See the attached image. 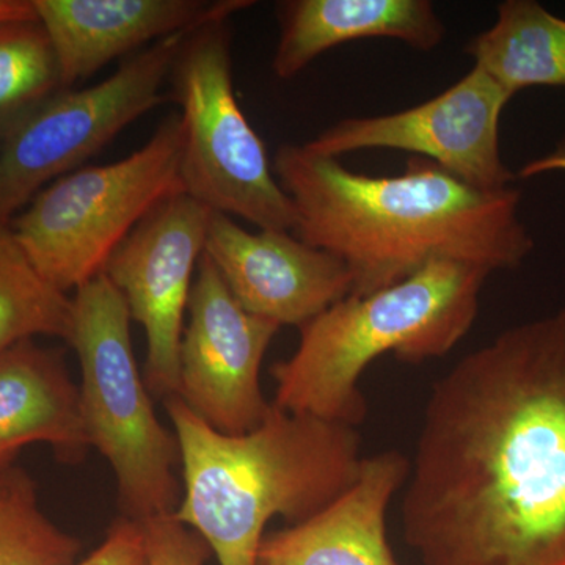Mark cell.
Masks as SVG:
<instances>
[{
  "instance_id": "24",
  "label": "cell",
  "mask_w": 565,
  "mask_h": 565,
  "mask_svg": "<svg viewBox=\"0 0 565 565\" xmlns=\"http://www.w3.org/2000/svg\"><path fill=\"white\" fill-rule=\"evenodd\" d=\"M36 20L32 0H0V24Z\"/></svg>"
},
{
  "instance_id": "11",
  "label": "cell",
  "mask_w": 565,
  "mask_h": 565,
  "mask_svg": "<svg viewBox=\"0 0 565 565\" xmlns=\"http://www.w3.org/2000/svg\"><path fill=\"white\" fill-rule=\"evenodd\" d=\"M188 313L177 397L217 433H250L269 412L259 373L280 327L245 311L206 253L196 267Z\"/></svg>"
},
{
  "instance_id": "22",
  "label": "cell",
  "mask_w": 565,
  "mask_h": 565,
  "mask_svg": "<svg viewBox=\"0 0 565 565\" xmlns=\"http://www.w3.org/2000/svg\"><path fill=\"white\" fill-rule=\"evenodd\" d=\"M71 565H148L143 525L136 520H115L95 552Z\"/></svg>"
},
{
  "instance_id": "13",
  "label": "cell",
  "mask_w": 565,
  "mask_h": 565,
  "mask_svg": "<svg viewBox=\"0 0 565 565\" xmlns=\"http://www.w3.org/2000/svg\"><path fill=\"white\" fill-rule=\"evenodd\" d=\"M57 55L63 88L115 58L250 9V0H32ZM148 47V46H147Z\"/></svg>"
},
{
  "instance_id": "2",
  "label": "cell",
  "mask_w": 565,
  "mask_h": 565,
  "mask_svg": "<svg viewBox=\"0 0 565 565\" xmlns=\"http://www.w3.org/2000/svg\"><path fill=\"white\" fill-rule=\"evenodd\" d=\"M273 169L296 211L294 233L348 266L351 296L381 291L434 262L514 270L534 250L520 191H481L427 159L414 156L397 177H367L286 143Z\"/></svg>"
},
{
  "instance_id": "23",
  "label": "cell",
  "mask_w": 565,
  "mask_h": 565,
  "mask_svg": "<svg viewBox=\"0 0 565 565\" xmlns=\"http://www.w3.org/2000/svg\"><path fill=\"white\" fill-rule=\"evenodd\" d=\"M550 172H565V136L556 145L555 150L542 158L534 159V161L525 163L519 170L516 178L527 180V178L539 177V174Z\"/></svg>"
},
{
  "instance_id": "7",
  "label": "cell",
  "mask_w": 565,
  "mask_h": 565,
  "mask_svg": "<svg viewBox=\"0 0 565 565\" xmlns=\"http://www.w3.org/2000/svg\"><path fill=\"white\" fill-rule=\"evenodd\" d=\"M169 81L184 128V192L211 211L243 218L258 230L294 232L291 200L234 93L228 20L210 22L185 36Z\"/></svg>"
},
{
  "instance_id": "16",
  "label": "cell",
  "mask_w": 565,
  "mask_h": 565,
  "mask_svg": "<svg viewBox=\"0 0 565 565\" xmlns=\"http://www.w3.org/2000/svg\"><path fill=\"white\" fill-rule=\"evenodd\" d=\"M46 444L62 462H81L92 445L79 388L61 352L21 341L0 355V470L24 446Z\"/></svg>"
},
{
  "instance_id": "18",
  "label": "cell",
  "mask_w": 565,
  "mask_h": 565,
  "mask_svg": "<svg viewBox=\"0 0 565 565\" xmlns=\"http://www.w3.org/2000/svg\"><path fill=\"white\" fill-rule=\"evenodd\" d=\"M73 299L44 280L10 225H0V355L21 341L55 337L68 341Z\"/></svg>"
},
{
  "instance_id": "4",
  "label": "cell",
  "mask_w": 565,
  "mask_h": 565,
  "mask_svg": "<svg viewBox=\"0 0 565 565\" xmlns=\"http://www.w3.org/2000/svg\"><path fill=\"white\" fill-rule=\"evenodd\" d=\"M489 273L434 262L366 296H348L305 322L296 352L275 363L273 403L282 411L359 427L367 414L360 377L379 356L399 362L440 359L478 318Z\"/></svg>"
},
{
  "instance_id": "19",
  "label": "cell",
  "mask_w": 565,
  "mask_h": 565,
  "mask_svg": "<svg viewBox=\"0 0 565 565\" xmlns=\"http://www.w3.org/2000/svg\"><path fill=\"white\" fill-rule=\"evenodd\" d=\"M62 90L57 55L43 25L39 21L0 24V141Z\"/></svg>"
},
{
  "instance_id": "3",
  "label": "cell",
  "mask_w": 565,
  "mask_h": 565,
  "mask_svg": "<svg viewBox=\"0 0 565 565\" xmlns=\"http://www.w3.org/2000/svg\"><path fill=\"white\" fill-rule=\"evenodd\" d=\"M181 451L182 500L174 519L202 535L218 565H256L274 516L297 525L359 479L356 427L297 415L270 403L243 435L212 429L180 397L166 399Z\"/></svg>"
},
{
  "instance_id": "6",
  "label": "cell",
  "mask_w": 565,
  "mask_h": 565,
  "mask_svg": "<svg viewBox=\"0 0 565 565\" xmlns=\"http://www.w3.org/2000/svg\"><path fill=\"white\" fill-rule=\"evenodd\" d=\"M182 151L181 115L170 114L128 158L82 167L44 188L10 225L41 277L66 294L102 274L158 204L184 192Z\"/></svg>"
},
{
  "instance_id": "5",
  "label": "cell",
  "mask_w": 565,
  "mask_h": 565,
  "mask_svg": "<svg viewBox=\"0 0 565 565\" xmlns=\"http://www.w3.org/2000/svg\"><path fill=\"white\" fill-rule=\"evenodd\" d=\"M131 315L104 274L76 289L68 343L81 364V414L92 448L117 478L121 516L147 522L173 515L182 500L177 434L152 408L137 367Z\"/></svg>"
},
{
  "instance_id": "10",
  "label": "cell",
  "mask_w": 565,
  "mask_h": 565,
  "mask_svg": "<svg viewBox=\"0 0 565 565\" xmlns=\"http://www.w3.org/2000/svg\"><path fill=\"white\" fill-rule=\"evenodd\" d=\"M212 211L185 192L158 204L104 264L132 321L143 327V381L156 397L177 396L184 319Z\"/></svg>"
},
{
  "instance_id": "20",
  "label": "cell",
  "mask_w": 565,
  "mask_h": 565,
  "mask_svg": "<svg viewBox=\"0 0 565 565\" xmlns=\"http://www.w3.org/2000/svg\"><path fill=\"white\" fill-rule=\"evenodd\" d=\"M79 553V539L44 514L28 471L0 470V565H71Z\"/></svg>"
},
{
  "instance_id": "15",
  "label": "cell",
  "mask_w": 565,
  "mask_h": 565,
  "mask_svg": "<svg viewBox=\"0 0 565 565\" xmlns=\"http://www.w3.org/2000/svg\"><path fill=\"white\" fill-rule=\"evenodd\" d=\"M278 20L280 40L273 70L282 81L349 41L393 39L433 51L446 35L429 0H288L278 3Z\"/></svg>"
},
{
  "instance_id": "1",
  "label": "cell",
  "mask_w": 565,
  "mask_h": 565,
  "mask_svg": "<svg viewBox=\"0 0 565 565\" xmlns=\"http://www.w3.org/2000/svg\"><path fill=\"white\" fill-rule=\"evenodd\" d=\"M403 489L423 565H565V307L435 382Z\"/></svg>"
},
{
  "instance_id": "12",
  "label": "cell",
  "mask_w": 565,
  "mask_h": 565,
  "mask_svg": "<svg viewBox=\"0 0 565 565\" xmlns=\"http://www.w3.org/2000/svg\"><path fill=\"white\" fill-rule=\"evenodd\" d=\"M204 253L244 310L278 327H302L352 294L351 270L332 253L291 232H248L221 212L212 211Z\"/></svg>"
},
{
  "instance_id": "21",
  "label": "cell",
  "mask_w": 565,
  "mask_h": 565,
  "mask_svg": "<svg viewBox=\"0 0 565 565\" xmlns=\"http://www.w3.org/2000/svg\"><path fill=\"white\" fill-rule=\"evenodd\" d=\"M148 565H204L212 555L206 541L174 515L154 516L141 523Z\"/></svg>"
},
{
  "instance_id": "8",
  "label": "cell",
  "mask_w": 565,
  "mask_h": 565,
  "mask_svg": "<svg viewBox=\"0 0 565 565\" xmlns=\"http://www.w3.org/2000/svg\"><path fill=\"white\" fill-rule=\"evenodd\" d=\"M191 32L145 47L99 84L58 92L3 137L0 225H9L47 182L79 169L122 129L166 103L163 85Z\"/></svg>"
},
{
  "instance_id": "14",
  "label": "cell",
  "mask_w": 565,
  "mask_h": 565,
  "mask_svg": "<svg viewBox=\"0 0 565 565\" xmlns=\"http://www.w3.org/2000/svg\"><path fill=\"white\" fill-rule=\"evenodd\" d=\"M408 468L397 451L364 457L359 479L332 504L264 535L256 565H397L386 514Z\"/></svg>"
},
{
  "instance_id": "9",
  "label": "cell",
  "mask_w": 565,
  "mask_h": 565,
  "mask_svg": "<svg viewBox=\"0 0 565 565\" xmlns=\"http://www.w3.org/2000/svg\"><path fill=\"white\" fill-rule=\"evenodd\" d=\"M511 99L484 70L473 66L429 102L396 114L334 122L303 145L334 159L360 150L407 151L476 189L503 191L516 178L500 147L501 115Z\"/></svg>"
},
{
  "instance_id": "17",
  "label": "cell",
  "mask_w": 565,
  "mask_h": 565,
  "mask_svg": "<svg viewBox=\"0 0 565 565\" xmlns=\"http://www.w3.org/2000/svg\"><path fill=\"white\" fill-rule=\"evenodd\" d=\"M509 95L530 87H565V20L535 0H504L492 28L465 46Z\"/></svg>"
}]
</instances>
